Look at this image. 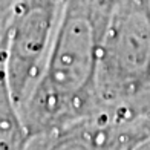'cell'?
<instances>
[{"mask_svg":"<svg viewBox=\"0 0 150 150\" xmlns=\"http://www.w3.org/2000/svg\"><path fill=\"white\" fill-rule=\"evenodd\" d=\"M113 2L63 0L45 71L20 109L31 136L95 112L100 45Z\"/></svg>","mask_w":150,"mask_h":150,"instance_id":"cell-1","label":"cell"},{"mask_svg":"<svg viewBox=\"0 0 150 150\" xmlns=\"http://www.w3.org/2000/svg\"><path fill=\"white\" fill-rule=\"evenodd\" d=\"M97 109L133 121L150 113V0H115L100 45Z\"/></svg>","mask_w":150,"mask_h":150,"instance_id":"cell-2","label":"cell"},{"mask_svg":"<svg viewBox=\"0 0 150 150\" xmlns=\"http://www.w3.org/2000/svg\"><path fill=\"white\" fill-rule=\"evenodd\" d=\"M63 0H16L3 38L5 75L18 107L45 71L55 38Z\"/></svg>","mask_w":150,"mask_h":150,"instance_id":"cell-3","label":"cell"},{"mask_svg":"<svg viewBox=\"0 0 150 150\" xmlns=\"http://www.w3.org/2000/svg\"><path fill=\"white\" fill-rule=\"evenodd\" d=\"M141 118L121 121L93 112L63 127L32 135L25 150H124Z\"/></svg>","mask_w":150,"mask_h":150,"instance_id":"cell-4","label":"cell"},{"mask_svg":"<svg viewBox=\"0 0 150 150\" xmlns=\"http://www.w3.org/2000/svg\"><path fill=\"white\" fill-rule=\"evenodd\" d=\"M5 38V37H3ZM31 135L5 75L3 42L0 45V150H25Z\"/></svg>","mask_w":150,"mask_h":150,"instance_id":"cell-5","label":"cell"},{"mask_svg":"<svg viewBox=\"0 0 150 150\" xmlns=\"http://www.w3.org/2000/svg\"><path fill=\"white\" fill-rule=\"evenodd\" d=\"M16 0H0V45L3 42L6 28H8V22L11 17L12 5Z\"/></svg>","mask_w":150,"mask_h":150,"instance_id":"cell-6","label":"cell"}]
</instances>
